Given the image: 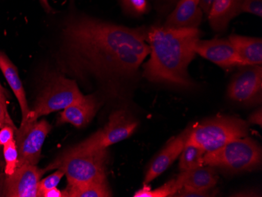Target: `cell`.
Listing matches in <instances>:
<instances>
[{
	"instance_id": "12",
	"label": "cell",
	"mask_w": 262,
	"mask_h": 197,
	"mask_svg": "<svg viewBox=\"0 0 262 197\" xmlns=\"http://www.w3.org/2000/svg\"><path fill=\"white\" fill-rule=\"evenodd\" d=\"M191 128H187L180 135L175 137L173 140L170 141L160 151V154L153 160L151 165L148 167L144 183L148 184L152 182L173 164V162L182 154V150L188 140Z\"/></svg>"
},
{
	"instance_id": "30",
	"label": "cell",
	"mask_w": 262,
	"mask_h": 197,
	"mask_svg": "<svg viewBox=\"0 0 262 197\" xmlns=\"http://www.w3.org/2000/svg\"><path fill=\"white\" fill-rule=\"evenodd\" d=\"M248 121L250 123H253V124L259 125V126H262V113L261 108H259L258 110H256L254 113L250 116L249 117Z\"/></svg>"
},
{
	"instance_id": "4",
	"label": "cell",
	"mask_w": 262,
	"mask_h": 197,
	"mask_svg": "<svg viewBox=\"0 0 262 197\" xmlns=\"http://www.w3.org/2000/svg\"><path fill=\"white\" fill-rule=\"evenodd\" d=\"M261 147L252 138H238L222 148L206 152L204 164L229 173L251 171L261 164Z\"/></svg>"
},
{
	"instance_id": "10",
	"label": "cell",
	"mask_w": 262,
	"mask_h": 197,
	"mask_svg": "<svg viewBox=\"0 0 262 197\" xmlns=\"http://www.w3.org/2000/svg\"><path fill=\"white\" fill-rule=\"evenodd\" d=\"M45 171V169L32 164L17 167L14 173L7 176L4 195L10 197L38 196V186Z\"/></svg>"
},
{
	"instance_id": "20",
	"label": "cell",
	"mask_w": 262,
	"mask_h": 197,
	"mask_svg": "<svg viewBox=\"0 0 262 197\" xmlns=\"http://www.w3.org/2000/svg\"><path fill=\"white\" fill-rule=\"evenodd\" d=\"M183 185L180 174L177 179H172L157 189H151L148 184L144 183L143 187L135 192V197H168L173 196L178 191L180 190Z\"/></svg>"
},
{
	"instance_id": "5",
	"label": "cell",
	"mask_w": 262,
	"mask_h": 197,
	"mask_svg": "<svg viewBox=\"0 0 262 197\" xmlns=\"http://www.w3.org/2000/svg\"><path fill=\"white\" fill-rule=\"evenodd\" d=\"M247 122L235 117H217L192 126L186 144L196 145L205 152H213L232 141L247 137Z\"/></svg>"
},
{
	"instance_id": "23",
	"label": "cell",
	"mask_w": 262,
	"mask_h": 197,
	"mask_svg": "<svg viewBox=\"0 0 262 197\" xmlns=\"http://www.w3.org/2000/svg\"><path fill=\"white\" fill-rule=\"evenodd\" d=\"M4 155L6 161L5 172L7 176H10L17 168L18 163V152L15 139L4 145Z\"/></svg>"
},
{
	"instance_id": "34",
	"label": "cell",
	"mask_w": 262,
	"mask_h": 197,
	"mask_svg": "<svg viewBox=\"0 0 262 197\" xmlns=\"http://www.w3.org/2000/svg\"><path fill=\"white\" fill-rule=\"evenodd\" d=\"M6 91L4 90V88L3 87L2 85L0 84V97L3 98V99L6 100L7 101V98H6Z\"/></svg>"
},
{
	"instance_id": "1",
	"label": "cell",
	"mask_w": 262,
	"mask_h": 197,
	"mask_svg": "<svg viewBox=\"0 0 262 197\" xmlns=\"http://www.w3.org/2000/svg\"><path fill=\"white\" fill-rule=\"evenodd\" d=\"M146 31L84 14L70 16L63 28L59 64L75 79L94 82L106 92L120 95L138 79L149 55Z\"/></svg>"
},
{
	"instance_id": "26",
	"label": "cell",
	"mask_w": 262,
	"mask_h": 197,
	"mask_svg": "<svg viewBox=\"0 0 262 197\" xmlns=\"http://www.w3.org/2000/svg\"><path fill=\"white\" fill-rule=\"evenodd\" d=\"M216 192L211 190H195V189H181L173 195L174 197H210L214 196Z\"/></svg>"
},
{
	"instance_id": "14",
	"label": "cell",
	"mask_w": 262,
	"mask_h": 197,
	"mask_svg": "<svg viewBox=\"0 0 262 197\" xmlns=\"http://www.w3.org/2000/svg\"><path fill=\"white\" fill-rule=\"evenodd\" d=\"M98 107V101L94 95L84 96L64 108L59 123H71L79 128L83 127L94 118Z\"/></svg>"
},
{
	"instance_id": "13",
	"label": "cell",
	"mask_w": 262,
	"mask_h": 197,
	"mask_svg": "<svg viewBox=\"0 0 262 197\" xmlns=\"http://www.w3.org/2000/svg\"><path fill=\"white\" fill-rule=\"evenodd\" d=\"M202 17L200 0H180L166 17L163 26L176 29H198Z\"/></svg>"
},
{
	"instance_id": "35",
	"label": "cell",
	"mask_w": 262,
	"mask_h": 197,
	"mask_svg": "<svg viewBox=\"0 0 262 197\" xmlns=\"http://www.w3.org/2000/svg\"><path fill=\"white\" fill-rule=\"evenodd\" d=\"M160 1H161V0H160Z\"/></svg>"
},
{
	"instance_id": "9",
	"label": "cell",
	"mask_w": 262,
	"mask_h": 197,
	"mask_svg": "<svg viewBox=\"0 0 262 197\" xmlns=\"http://www.w3.org/2000/svg\"><path fill=\"white\" fill-rule=\"evenodd\" d=\"M232 78L228 86V97L244 105H254L261 101V65L244 66Z\"/></svg>"
},
{
	"instance_id": "8",
	"label": "cell",
	"mask_w": 262,
	"mask_h": 197,
	"mask_svg": "<svg viewBox=\"0 0 262 197\" xmlns=\"http://www.w3.org/2000/svg\"><path fill=\"white\" fill-rule=\"evenodd\" d=\"M51 130V125L46 120L20 124L14 138L18 152L17 167L24 164L36 165L39 163L42 145Z\"/></svg>"
},
{
	"instance_id": "31",
	"label": "cell",
	"mask_w": 262,
	"mask_h": 197,
	"mask_svg": "<svg viewBox=\"0 0 262 197\" xmlns=\"http://www.w3.org/2000/svg\"><path fill=\"white\" fill-rule=\"evenodd\" d=\"M215 0H200V7L204 14H208Z\"/></svg>"
},
{
	"instance_id": "25",
	"label": "cell",
	"mask_w": 262,
	"mask_h": 197,
	"mask_svg": "<svg viewBox=\"0 0 262 197\" xmlns=\"http://www.w3.org/2000/svg\"><path fill=\"white\" fill-rule=\"evenodd\" d=\"M241 12L262 17V0H242Z\"/></svg>"
},
{
	"instance_id": "29",
	"label": "cell",
	"mask_w": 262,
	"mask_h": 197,
	"mask_svg": "<svg viewBox=\"0 0 262 197\" xmlns=\"http://www.w3.org/2000/svg\"><path fill=\"white\" fill-rule=\"evenodd\" d=\"M180 0H161L158 6L159 12L162 14H166L171 12Z\"/></svg>"
},
{
	"instance_id": "16",
	"label": "cell",
	"mask_w": 262,
	"mask_h": 197,
	"mask_svg": "<svg viewBox=\"0 0 262 197\" xmlns=\"http://www.w3.org/2000/svg\"><path fill=\"white\" fill-rule=\"evenodd\" d=\"M0 69L18 101L22 113L21 123H24L27 120L31 113L26 99V92L24 90L17 67L9 59L7 54L2 51H0Z\"/></svg>"
},
{
	"instance_id": "33",
	"label": "cell",
	"mask_w": 262,
	"mask_h": 197,
	"mask_svg": "<svg viewBox=\"0 0 262 197\" xmlns=\"http://www.w3.org/2000/svg\"><path fill=\"white\" fill-rule=\"evenodd\" d=\"M39 1H40L41 4L43 6L46 10H48V11H51V7L49 4V2H48V0H39Z\"/></svg>"
},
{
	"instance_id": "17",
	"label": "cell",
	"mask_w": 262,
	"mask_h": 197,
	"mask_svg": "<svg viewBox=\"0 0 262 197\" xmlns=\"http://www.w3.org/2000/svg\"><path fill=\"white\" fill-rule=\"evenodd\" d=\"M228 39L235 48L244 66L261 65L262 39L260 38L233 34Z\"/></svg>"
},
{
	"instance_id": "18",
	"label": "cell",
	"mask_w": 262,
	"mask_h": 197,
	"mask_svg": "<svg viewBox=\"0 0 262 197\" xmlns=\"http://www.w3.org/2000/svg\"><path fill=\"white\" fill-rule=\"evenodd\" d=\"M180 176L184 189L211 190L219 182V176L215 170L210 166H202L192 170L182 171Z\"/></svg>"
},
{
	"instance_id": "2",
	"label": "cell",
	"mask_w": 262,
	"mask_h": 197,
	"mask_svg": "<svg viewBox=\"0 0 262 197\" xmlns=\"http://www.w3.org/2000/svg\"><path fill=\"white\" fill-rule=\"evenodd\" d=\"M199 29L152 26L146 31L150 58L143 66V76L151 83L181 89H193L188 73L195 58L194 45L201 37Z\"/></svg>"
},
{
	"instance_id": "22",
	"label": "cell",
	"mask_w": 262,
	"mask_h": 197,
	"mask_svg": "<svg viewBox=\"0 0 262 197\" xmlns=\"http://www.w3.org/2000/svg\"><path fill=\"white\" fill-rule=\"evenodd\" d=\"M120 5L126 14L140 17L149 10L148 0H120Z\"/></svg>"
},
{
	"instance_id": "3",
	"label": "cell",
	"mask_w": 262,
	"mask_h": 197,
	"mask_svg": "<svg viewBox=\"0 0 262 197\" xmlns=\"http://www.w3.org/2000/svg\"><path fill=\"white\" fill-rule=\"evenodd\" d=\"M108 152L106 149L88 152H63L47 168V170H63L69 186L106 180Z\"/></svg>"
},
{
	"instance_id": "6",
	"label": "cell",
	"mask_w": 262,
	"mask_h": 197,
	"mask_svg": "<svg viewBox=\"0 0 262 197\" xmlns=\"http://www.w3.org/2000/svg\"><path fill=\"white\" fill-rule=\"evenodd\" d=\"M83 97L84 95L79 91L75 79H69L62 75H53L47 81L36 101L35 108L31 111L26 122L36 121L44 115L64 110Z\"/></svg>"
},
{
	"instance_id": "11",
	"label": "cell",
	"mask_w": 262,
	"mask_h": 197,
	"mask_svg": "<svg viewBox=\"0 0 262 197\" xmlns=\"http://www.w3.org/2000/svg\"><path fill=\"white\" fill-rule=\"evenodd\" d=\"M195 54L223 69L244 67L242 61L229 39H198L194 45Z\"/></svg>"
},
{
	"instance_id": "21",
	"label": "cell",
	"mask_w": 262,
	"mask_h": 197,
	"mask_svg": "<svg viewBox=\"0 0 262 197\" xmlns=\"http://www.w3.org/2000/svg\"><path fill=\"white\" fill-rule=\"evenodd\" d=\"M206 152L200 147L192 144H185L179 161V169L182 171L192 170L204 166V156Z\"/></svg>"
},
{
	"instance_id": "27",
	"label": "cell",
	"mask_w": 262,
	"mask_h": 197,
	"mask_svg": "<svg viewBox=\"0 0 262 197\" xmlns=\"http://www.w3.org/2000/svg\"><path fill=\"white\" fill-rule=\"evenodd\" d=\"M4 126H11L16 128L9 116L7 101L0 97V128H2Z\"/></svg>"
},
{
	"instance_id": "15",
	"label": "cell",
	"mask_w": 262,
	"mask_h": 197,
	"mask_svg": "<svg viewBox=\"0 0 262 197\" xmlns=\"http://www.w3.org/2000/svg\"><path fill=\"white\" fill-rule=\"evenodd\" d=\"M242 0H215L207 14L210 27L213 31L222 33L227 29L232 19L241 14Z\"/></svg>"
},
{
	"instance_id": "24",
	"label": "cell",
	"mask_w": 262,
	"mask_h": 197,
	"mask_svg": "<svg viewBox=\"0 0 262 197\" xmlns=\"http://www.w3.org/2000/svg\"><path fill=\"white\" fill-rule=\"evenodd\" d=\"M64 176L63 170L57 169V171L40 181L38 186V196H42L46 191L57 187Z\"/></svg>"
},
{
	"instance_id": "28",
	"label": "cell",
	"mask_w": 262,
	"mask_h": 197,
	"mask_svg": "<svg viewBox=\"0 0 262 197\" xmlns=\"http://www.w3.org/2000/svg\"><path fill=\"white\" fill-rule=\"evenodd\" d=\"M17 129L11 126H4L0 130V145H5L14 140Z\"/></svg>"
},
{
	"instance_id": "32",
	"label": "cell",
	"mask_w": 262,
	"mask_h": 197,
	"mask_svg": "<svg viewBox=\"0 0 262 197\" xmlns=\"http://www.w3.org/2000/svg\"><path fill=\"white\" fill-rule=\"evenodd\" d=\"M42 196L44 197H64L66 196L64 192H61L57 189V187L53 188L49 190L46 191Z\"/></svg>"
},
{
	"instance_id": "19",
	"label": "cell",
	"mask_w": 262,
	"mask_h": 197,
	"mask_svg": "<svg viewBox=\"0 0 262 197\" xmlns=\"http://www.w3.org/2000/svg\"><path fill=\"white\" fill-rule=\"evenodd\" d=\"M69 197H108L112 196L107 180L89 182L76 186H68L64 191Z\"/></svg>"
},
{
	"instance_id": "7",
	"label": "cell",
	"mask_w": 262,
	"mask_h": 197,
	"mask_svg": "<svg viewBox=\"0 0 262 197\" xmlns=\"http://www.w3.org/2000/svg\"><path fill=\"white\" fill-rule=\"evenodd\" d=\"M138 126V122L125 110L112 113L104 128L91 135L76 146L69 148L70 152H88L106 149L110 145L130 137Z\"/></svg>"
}]
</instances>
